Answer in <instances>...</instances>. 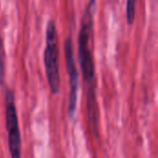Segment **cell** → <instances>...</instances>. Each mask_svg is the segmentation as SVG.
I'll return each instance as SVG.
<instances>
[{
    "label": "cell",
    "mask_w": 158,
    "mask_h": 158,
    "mask_svg": "<svg viewBox=\"0 0 158 158\" xmlns=\"http://www.w3.org/2000/svg\"><path fill=\"white\" fill-rule=\"evenodd\" d=\"M5 73H6V54L4 48L3 39L0 37V84L3 85L5 81Z\"/></svg>",
    "instance_id": "5"
},
{
    "label": "cell",
    "mask_w": 158,
    "mask_h": 158,
    "mask_svg": "<svg viewBox=\"0 0 158 158\" xmlns=\"http://www.w3.org/2000/svg\"><path fill=\"white\" fill-rule=\"evenodd\" d=\"M6 126L7 144L11 158H21V138L19 128L14 93L8 89L6 94Z\"/></svg>",
    "instance_id": "3"
},
{
    "label": "cell",
    "mask_w": 158,
    "mask_h": 158,
    "mask_svg": "<svg viewBox=\"0 0 158 158\" xmlns=\"http://www.w3.org/2000/svg\"><path fill=\"white\" fill-rule=\"evenodd\" d=\"M135 5L134 0H129L126 3V19L129 24H132L135 19Z\"/></svg>",
    "instance_id": "6"
},
{
    "label": "cell",
    "mask_w": 158,
    "mask_h": 158,
    "mask_svg": "<svg viewBox=\"0 0 158 158\" xmlns=\"http://www.w3.org/2000/svg\"><path fill=\"white\" fill-rule=\"evenodd\" d=\"M96 2L92 0L88 3L81 22V28L78 37V54L83 79L87 83V114L94 115L98 111V106L95 97V68L93 59V53L90 46L92 40L94 14Z\"/></svg>",
    "instance_id": "1"
},
{
    "label": "cell",
    "mask_w": 158,
    "mask_h": 158,
    "mask_svg": "<svg viewBox=\"0 0 158 158\" xmlns=\"http://www.w3.org/2000/svg\"><path fill=\"white\" fill-rule=\"evenodd\" d=\"M66 69L69 77V102H68V114L70 118L75 116L78 102V90H79V74L76 68V63L73 55L71 37L68 36L64 44Z\"/></svg>",
    "instance_id": "4"
},
{
    "label": "cell",
    "mask_w": 158,
    "mask_h": 158,
    "mask_svg": "<svg viewBox=\"0 0 158 158\" xmlns=\"http://www.w3.org/2000/svg\"><path fill=\"white\" fill-rule=\"evenodd\" d=\"M44 69L47 81L53 94L58 93L60 88V74L58 66V45L56 23L50 19L45 31V48L44 53Z\"/></svg>",
    "instance_id": "2"
}]
</instances>
